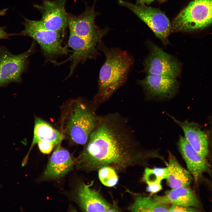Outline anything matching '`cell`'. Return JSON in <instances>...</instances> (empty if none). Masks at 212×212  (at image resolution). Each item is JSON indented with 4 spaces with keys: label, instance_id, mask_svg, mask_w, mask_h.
Here are the masks:
<instances>
[{
    "label": "cell",
    "instance_id": "8",
    "mask_svg": "<svg viewBox=\"0 0 212 212\" xmlns=\"http://www.w3.org/2000/svg\"><path fill=\"white\" fill-rule=\"evenodd\" d=\"M34 44L24 53L17 55L12 54L6 48L0 46V87L12 82H19L24 71L26 60L33 50Z\"/></svg>",
    "mask_w": 212,
    "mask_h": 212
},
{
    "label": "cell",
    "instance_id": "9",
    "mask_svg": "<svg viewBox=\"0 0 212 212\" xmlns=\"http://www.w3.org/2000/svg\"><path fill=\"white\" fill-rule=\"evenodd\" d=\"M98 14L94 10V5L87 7L80 14H67V24L69 31L80 37L90 39L98 43L107 34L108 29H101L95 23Z\"/></svg>",
    "mask_w": 212,
    "mask_h": 212
},
{
    "label": "cell",
    "instance_id": "14",
    "mask_svg": "<svg viewBox=\"0 0 212 212\" xmlns=\"http://www.w3.org/2000/svg\"><path fill=\"white\" fill-rule=\"evenodd\" d=\"M139 82L148 95L160 98L172 97L178 85L175 78L158 74H148Z\"/></svg>",
    "mask_w": 212,
    "mask_h": 212
},
{
    "label": "cell",
    "instance_id": "20",
    "mask_svg": "<svg viewBox=\"0 0 212 212\" xmlns=\"http://www.w3.org/2000/svg\"><path fill=\"white\" fill-rule=\"evenodd\" d=\"M168 204L160 203L153 197L141 195L136 196L129 210L132 212H169Z\"/></svg>",
    "mask_w": 212,
    "mask_h": 212
},
{
    "label": "cell",
    "instance_id": "18",
    "mask_svg": "<svg viewBox=\"0 0 212 212\" xmlns=\"http://www.w3.org/2000/svg\"><path fill=\"white\" fill-rule=\"evenodd\" d=\"M167 165V173L166 179L170 188L188 186L190 185L192 180L191 174L181 165L170 152H169Z\"/></svg>",
    "mask_w": 212,
    "mask_h": 212
},
{
    "label": "cell",
    "instance_id": "1",
    "mask_svg": "<svg viewBox=\"0 0 212 212\" xmlns=\"http://www.w3.org/2000/svg\"><path fill=\"white\" fill-rule=\"evenodd\" d=\"M132 134L125 119L117 114L99 116L74 162L76 167L92 171L107 166L121 170L135 165L147 166L151 160L160 158L157 151L140 148Z\"/></svg>",
    "mask_w": 212,
    "mask_h": 212
},
{
    "label": "cell",
    "instance_id": "17",
    "mask_svg": "<svg viewBox=\"0 0 212 212\" xmlns=\"http://www.w3.org/2000/svg\"><path fill=\"white\" fill-rule=\"evenodd\" d=\"M157 201L166 204L200 207V202L193 191L188 186L172 188L163 196H153Z\"/></svg>",
    "mask_w": 212,
    "mask_h": 212
},
{
    "label": "cell",
    "instance_id": "4",
    "mask_svg": "<svg viewBox=\"0 0 212 212\" xmlns=\"http://www.w3.org/2000/svg\"><path fill=\"white\" fill-rule=\"evenodd\" d=\"M212 23V0H193L171 24L173 32H189L202 29Z\"/></svg>",
    "mask_w": 212,
    "mask_h": 212
},
{
    "label": "cell",
    "instance_id": "19",
    "mask_svg": "<svg viewBox=\"0 0 212 212\" xmlns=\"http://www.w3.org/2000/svg\"><path fill=\"white\" fill-rule=\"evenodd\" d=\"M61 132L53 128L41 119L35 118L32 142L29 152L24 159L27 160L29 154L33 146L40 140L52 142L54 146L61 143L64 138Z\"/></svg>",
    "mask_w": 212,
    "mask_h": 212
},
{
    "label": "cell",
    "instance_id": "5",
    "mask_svg": "<svg viewBox=\"0 0 212 212\" xmlns=\"http://www.w3.org/2000/svg\"><path fill=\"white\" fill-rule=\"evenodd\" d=\"M24 29L18 35L29 37L39 43L47 56L52 57L67 54L66 47L62 44L61 33L46 28L40 20L25 18Z\"/></svg>",
    "mask_w": 212,
    "mask_h": 212
},
{
    "label": "cell",
    "instance_id": "22",
    "mask_svg": "<svg viewBox=\"0 0 212 212\" xmlns=\"http://www.w3.org/2000/svg\"><path fill=\"white\" fill-rule=\"evenodd\" d=\"M98 177L101 183L108 187L115 186L118 181L115 169L109 166H104L100 168L98 170Z\"/></svg>",
    "mask_w": 212,
    "mask_h": 212
},
{
    "label": "cell",
    "instance_id": "28",
    "mask_svg": "<svg viewBox=\"0 0 212 212\" xmlns=\"http://www.w3.org/2000/svg\"><path fill=\"white\" fill-rule=\"evenodd\" d=\"M7 10V9H5L0 10V16L4 15L6 13Z\"/></svg>",
    "mask_w": 212,
    "mask_h": 212
},
{
    "label": "cell",
    "instance_id": "12",
    "mask_svg": "<svg viewBox=\"0 0 212 212\" xmlns=\"http://www.w3.org/2000/svg\"><path fill=\"white\" fill-rule=\"evenodd\" d=\"M177 145L188 170L195 182H198L204 173H211L210 166L206 158L193 148L184 137L179 136Z\"/></svg>",
    "mask_w": 212,
    "mask_h": 212
},
{
    "label": "cell",
    "instance_id": "21",
    "mask_svg": "<svg viewBox=\"0 0 212 212\" xmlns=\"http://www.w3.org/2000/svg\"><path fill=\"white\" fill-rule=\"evenodd\" d=\"M167 173V167L153 168L147 167L144 170L143 180L147 185L161 183L162 180L166 179Z\"/></svg>",
    "mask_w": 212,
    "mask_h": 212
},
{
    "label": "cell",
    "instance_id": "13",
    "mask_svg": "<svg viewBox=\"0 0 212 212\" xmlns=\"http://www.w3.org/2000/svg\"><path fill=\"white\" fill-rule=\"evenodd\" d=\"M76 195L80 208L85 211H118L117 208L107 202L90 185H80L76 190Z\"/></svg>",
    "mask_w": 212,
    "mask_h": 212
},
{
    "label": "cell",
    "instance_id": "11",
    "mask_svg": "<svg viewBox=\"0 0 212 212\" xmlns=\"http://www.w3.org/2000/svg\"><path fill=\"white\" fill-rule=\"evenodd\" d=\"M98 43L79 36L70 31L68 45L72 50L68 58L59 64L70 60L72 62L70 72L66 79L70 77L77 65L90 59H94L98 55L96 46Z\"/></svg>",
    "mask_w": 212,
    "mask_h": 212
},
{
    "label": "cell",
    "instance_id": "23",
    "mask_svg": "<svg viewBox=\"0 0 212 212\" xmlns=\"http://www.w3.org/2000/svg\"><path fill=\"white\" fill-rule=\"evenodd\" d=\"M37 143L40 150L44 154L50 153L54 146L52 142L48 141L40 140Z\"/></svg>",
    "mask_w": 212,
    "mask_h": 212
},
{
    "label": "cell",
    "instance_id": "3",
    "mask_svg": "<svg viewBox=\"0 0 212 212\" xmlns=\"http://www.w3.org/2000/svg\"><path fill=\"white\" fill-rule=\"evenodd\" d=\"M98 48L105 59L100 70L98 91L94 99L96 105L107 100L124 84L133 63L125 51L108 48L101 42Z\"/></svg>",
    "mask_w": 212,
    "mask_h": 212
},
{
    "label": "cell",
    "instance_id": "29",
    "mask_svg": "<svg viewBox=\"0 0 212 212\" xmlns=\"http://www.w3.org/2000/svg\"><path fill=\"white\" fill-rule=\"evenodd\" d=\"M1 74H0V81L1 80Z\"/></svg>",
    "mask_w": 212,
    "mask_h": 212
},
{
    "label": "cell",
    "instance_id": "24",
    "mask_svg": "<svg viewBox=\"0 0 212 212\" xmlns=\"http://www.w3.org/2000/svg\"><path fill=\"white\" fill-rule=\"evenodd\" d=\"M198 210V208L172 204L170 207L169 212H197L199 211Z\"/></svg>",
    "mask_w": 212,
    "mask_h": 212
},
{
    "label": "cell",
    "instance_id": "7",
    "mask_svg": "<svg viewBox=\"0 0 212 212\" xmlns=\"http://www.w3.org/2000/svg\"><path fill=\"white\" fill-rule=\"evenodd\" d=\"M149 53L144 62V71L148 75H164L176 78L181 68L179 62L172 55L163 51L153 42H147Z\"/></svg>",
    "mask_w": 212,
    "mask_h": 212
},
{
    "label": "cell",
    "instance_id": "16",
    "mask_svg": "<svg viewBox=\"0 0 212 212\" xmlns=\"http://www.w3.org/2000/svg\"><path fill=\"white\" fill-rule=\"evenodd\" d=\"M169 115L183 130L186 139L199 154L206 158L208 153V141L205 133L194 123L185 120L180 121Z\"/></svg>",
    "mask_w": 212,
    "mask_h": 212
},
{
    "label": "cell",
    "instance_id": "6",
    "mask_svg": "<svg viewBox=\"0 0 212 212\" xmlns=\"http://www.w3.org/2000/svg\"><path fill=\"white\" fill-rule=\"evenodd\" d=\"M118 3L129 9L140 18L164 44H168L171 24L164 13L158 8L145 4H134L123 0H118Z\"/></svg>",
    "mask_w": 212,
    "mask_h": 212
},
{
    "label": "cell",
    "instance_id": "2",
    "mask_svg": "<svg viewBox=\"0 0 212 212\" xmlns=\"http://www.w3.org/2000/svg\"><path fill=\"white\" fill-rule=\"evenodd\" d=\"M95 105L80 98L66 101L61 107V132L74 143L85 145L97 123Z\"/></svg>",
    "mask_w": 212,
    "mask_h": 212
},
{
    "label": "cell",
    "instance_id": "26",
    "mask_svg": "<svg viewBox=\"0 0 212 212\" xmlns=\"http://www.w3.org/2000/svg\"><path fill=\"white\" fill-rule=\"evenodd\" d=\"M16 35H18V34H15L8 33L5 31L4 27H0V39H7L11 36Z\"/></svg>",
    "mask_w": 212,
    "mask_h": 212
},
{
    "label": "cell",
    "instance_id": "27",
    "mask_svg": "<svg viewBox=\"0 0 212 212\" xmlns=\"http://www.w3.org/2000/svg\"><path fill=\"white\" fill-rule=\"evenodd\" d=\"M155 0H136V4H148Z\"/></svg>",
    "mask_w": 212,
    "mask_h": 212
},
{
    "label": "cell",
    "instance_id": "15",
    "mask_svg": "<svg viewBox=\"0 0 212 212\" xmlns=\"http://www.w3.org/2000/svg\"><path fill=\"white\" fill-rule=\"evenodd\" d=\"M74 164L69 152L62 147L60 143L50 158L43 177L47 179L61 178L71 169Z\"/></svg>",
    "mask_w": 212,
    "mask_h": 212
},
{
    "label": "cell",
    "instance_id": "25",
    "mask_svg": "<svg viewBox=\"0 0 212 212\" xmlns=\"http://www.w3.org/2000/svg\"><path fill=\"white\" fill-rule=\"evenodd\" d=\"M162 189L161 183L148 185L146 187V191L151 194L156 193L160 191Z\"/></svg>",
    "mask_w": 212,
    "mask_h": 212
},
{
    "label": "cell",
    "instance_id": "10",
    "mask_svg": "<svg viewBox=\"0 0 212 212\" xmlns=\"http://www.w3.org/2000/svg\"><path fill=\"white\" fill-rule=\"evenodd\" d=\"M67 0H45L37 7L41 11L40 20L47 29L61 34L68 24L67 14L65 9Z\"/></svg>",
    "mask_w": 212,
    "mask_h": 212
}]
</instances>
